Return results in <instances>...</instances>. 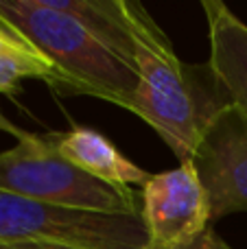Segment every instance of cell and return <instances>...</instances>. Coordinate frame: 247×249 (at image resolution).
<instances>
[{
    "instance_id": "obj_1",
    "label": "cell",
    "mask_w": 247,
    "mask_h": 249,
    "mask_svg": "<svg viewBox=\"0 0 247 249\" xmlns=\"http://www.w3.org/2000/svg\"><path fill=\"white\" fill-rule=\"evenodd\" d=\"M134 44L138 90L129 112L142 118L182 162H188L208 123L228 99L206 66H188L151 13L136 0H121Z\"/></svg>"
},
{
    "instance_id": "obj_2",
    "label": "cell",
    "mask_w": 247,
    "mask_h": 249,
    "mask_svg": "<svg viewBox=\"0 0 247 249\" xmlns=\"http://www.w3.org/2000/svg\"><path fill=\"white\" fill-rule=\"evenodd\" d=\"M0 24L53 61L61 77L59 94L94 96L129 112L138 90L136 70L72 16L46 0H0Z\"/></svg>"
},
{
    "instance_id": "obj_3",
    "label": "cell",
    "mask_w": 247,
    "mask_h": 249,
    "mask_svg": "<svg viewBox=\"0 0 247 249\" xmlns=\"http://www.w3.org/2000/svg\"><path fill=\"white\" fill-rule=\"evenodd\" d=\"M0 193L101 214H140L131 188H116L83 173L55 149L53 133H29L0 153Z\"/></svg>"
},
{
    "instance_id": "obj_4",
    "label": "cell",
    "mask_w": 247,
    "mask_h": 249,
    "mask_svg": "<svg viewBox=\"0 0 247 249\" xmlns=\"http://www.w3.org/2000/svg\"><path fill=\"white\" fill-rule=\"evenodd\" d=\"M0 241H37L77 249H147L140 214H101L0 193Z\"/></svg>"
},
{
    "instance_id": "obj_5",
    "label": "cell",
    "mask_w": 247,
    "mask_h": 249,
    "mask_svg": "<svg viewBox=\"0 0 247 249\" xmlns=\"http://www.w3.org/2000/svg\"><path fill=\"white\" fill-rule=\"evenodd\" d=\"M147 249H179L212 225L206 188L191 162L151 175L140 195Z\"/></svg>"
},
{
    "instance_id": "obj_6",
    "label": "cell",
    "mask_w": 247,
    "mask_h": 249,
    "mask_svg": "<svg viewBox=\"0 0 247 249\" xmlns=\"http://www.w3.org/2000/svg\"><path fill=\"white\" fill-rule=\"evenodd\" d=\"M195 166L210 201V221L247 212V114L228 103L208 123L195 153Z\"/></svg>"
},
{
    "instance_id": "obj_7",
    "label": "cell",
    "mask_w": 247,
    "mask_h": 249,
    "mask_svg": "<svg viewBox=\"0 0 247 249\" xmlns=\"http://www.w3.org/2000/svg\"><path fill=\"white\" fill-rule=\"evenodd\" d=\"M201 9L208 24V68L228 103L247 114V24L219 0H204Z\"/></svg>"
},
{
    "instance_id": "obj_8",
    "label": "cell",
    "mask_w": 247,
    "mask_h": 249,
    "mask_svg": "<svg viewBox=\"0 0 247 249\" xmlns=\"http://www.w3.org/2000/svg\"><path fill=\"white\" fill-rule=\"evenodd\" d=\"M53 142L61 158L109 186L129 188V186H144L151 179V173L125 158L109 138L90 127L53 131Z\"/></svg>"
},
{
    "instance_id": "obj_9",
    "label": "cell",
    "mask_w": 247,
    "mask_h": 249,
    "mask_svg": "<svg viewBox=\"0 0 247 249\" xmlns=\"http://www.w3.org/2000/svg\"><path fill=\"white\" fill-rule=\"evenodd\" d=\"M53 9L72 16L125 64L134 66V44L121 0H46Z\"/></svg>"
},
{
    "instance_id": "obj_10",
    "label": "cell",
    "mask_w": 247,
    "mask_h": 249,
    "mask_svg": "<svg viewBox=\"0 0 247 249\" xmlns=\"http://www.w3.org/2000/svg\"><path fill=\"white\" fill-rule=\"evenodd\" d=\"M24 79H39L55 92L61 90V77L53 61L24 37L0 24V92L16 94Z\"/></svg>"
},
{
    "instance_id": "obj_11",
    "label": "cell",
    "mask_w": 247,
    "mask_h": 249,
    "mask_svg": "<svg viewBox=\"0 0 247 249\" xmlns=\"http://www.w3.org/2000/svg\"><path fill=\"white\" fill-rule=\"evenodd\" d=\"M179 249H234V247L228 245V243L223 241L217 232H214L212 225H210V228L206 230L204 234H199V236H197L193 243H188V245H184Z\"/></svg>"
},
{
    "instance_id": "obj_12",
    "label": "cell",
    "mask_w": 247,
    "mask_h": 249,
    "mask_svg": "<svg viewBox=\"0 0 247 249\" xmlns=\"http://www.w3.org/2000/svg\"><path fill=\"white\" fill-rule=\"evenodd\" d=\"M0 249H77V247L53 245V243H37V241H0Z\"/></svg>"
},
{
    "instance_id": "obj_13",
    "label": "cell",
    "mask_w": 247,
    "mask_h": 249,
    "mask_svg": "<svg viewBox=\"0 0 247 249\" xmlns=\"http://www.w3.org/2000/svg\"><path fill=\"white\" fill-rule=\"evenodd\" d=\"M0 131L9 133V136L18 138V140H22V138H26V136H29V131H24V129H22V127H18L16 123H11L7 116H4L2 112H0Z\"/></svg>"
}]
</instances>
